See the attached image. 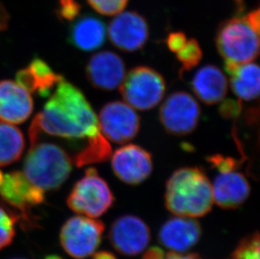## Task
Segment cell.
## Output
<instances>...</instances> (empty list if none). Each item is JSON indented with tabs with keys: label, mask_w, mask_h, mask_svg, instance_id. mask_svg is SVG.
Wrapping results in <instances>:
<instances>
[{
	"label": "cell",
	"mask_w": 260,
	"mask_h": 259,
	"mask_svg": "<svg viewBox=\"0 0 260 259\" xmlns=\"http://www.w3.org/2000/svg\"><path fill=\"white\" fill-rule=\"evenodd\" d=\"M101 133L98 118L84 93L62 78L29 131L30 144L42 134L68 140H89Z\"/></svg>",
	"instance_id": "cell-1"
},
{
	"label": "cell",
	"mask_w": 260,
	"mask_h": 259,
	"mask_svg": "<svg viewBox=\"0 0 260 259\" xmlns=\"http://www.w3.org/2000/svg\"><path fill=\"white\" fill-rule=\"evenodd\" d=\"M165 203L175 215L202 217L214 203L211 182L199 168L178 169L166 183Z\"/></svg>",
	"instance_id": "cell-2"
},
{
	"label": "cell",
	"mask_w": 260,
	"mask_h": 259,
	"mask_svg": "<svg viewBox=\"0 0 260 259\" xmlns=\"http://www.w3.org/2000/svg\"><path fill=\"white\" fill-rule=\"evenodd\" d=\"M259 9L221 24L216 36V48L225 63L253 61L259 53Z\"/></svg>",
	"instance_id": "cell-3"
},
{
	"label": "cell",
	"mask_w": 260,
	"mask_h": 259,
	"mask_svg": "<svg viewBox=\"0 0 260 259\" xmlns=\"http://www.w3.org/2000/svg\"><path fill=\"white\" fill-rule=\"evenodd\" d=\"M24 174L33 185L43 191L55 190L69 179L72 160L61 147L54 143H31L25 156Z\"/></svg>",
	"instance_id": "cell-4"
},
{
	"label": "cell",
	"mask_w": 260,
	"mask_h": 259,
	"mask_svg": "<svg viewBox=\"0 0 260 259\" xmlns=\"http://www.w3.org/2000/svg\"><path fill=\"white\" fill-rule=\"evenodd\" d=\"M113 203L111 188L94 169H87L67 200L68 206L73 211L90 218L104 215Z\"/></svg>",
	"instance_id": "cell-5"
},
{
	"label": "cell",
	"mask_w": 260,
	"mask_h": 259,
	"mask_svg": "<svg viewBox=\"0 0 260 259\" xmlns=\"http://www.w3.org/2000/svg\"><path fill=\"white\" fill-rule=\"evenodd\" d=\"M165 81L154 69L140 66L125 74L120 91L125 103L138 110H151L165 96Z\"/></svg>",
	"instance_id": "cell-6"
},
{
	"label": "cell",
	"mask_w": 260,
	"mask_h": 259,
	"mask_svg": "<svg viewBox=\"0 0 260 259\" xmlns=\"http://www.w3.org/2000/svg\"><path fill=\"white\" fill-rule=\"evenodd\" d=\"M104 230L105 225L102 221L93 218H70L64 223L60 232L61 247L74 258H86L98 248Z\"/></svg>",
	"instance_id": "cell-7"
},
{
	"label": "cell",
	"mask_w": 260,
	"mask_h": 259,
	"mask_svg": "<svg viewBox=\"0 0 260 259\" xmlns=\"http://www.w3.org/2000/svg\"><path fill=\"white\" fill-rule=\"evenodd\" d=\"M201 108L189 93L178 91L171 93L160 108V121L174 136H185L197 127Z\"/></svg>",
	"instance_id": "cell-8"
},
{
	"label": "cell",
	"mask_w": 260,
	"mask_h": 259,
	"mask_svg": "<svg viewBox=\"0 0 260 259\" xmlns=\"http://www.w3.org/2000/svg\"><path fill=\"white\" fill-rule=\"evenodd\" d=\"M98 124L106 139L122 144L135 138L140 130L141 120L134 108L125 102L114 101L101 109Z\"/></svg>",
	"instance_id": "cell-9"
},
{
	"label": "cell",
	"mask_w": 260,
	"mask_h": 259,
	"mask_svg": "<svg viewBox=\"0 0 260 259\" xmlns=\"http://www.w3.org/2000/svg\"><path fill=\"white\" fill-rule=\"evenodd\" d=\"M111 43L124 52H135L143 47L149 36L147 21L138 13L120 12L108 27Z\"/></svg>",
	"instance_id": "cell-10"
},
{
	"label": "cell",
	"mask_w": 260,
	"mask_h": 259,
	"mask_svg": "<svg viewBox=\"0 0 260 259\" xmlns=\"http://www.w3.org/2000/svg\"><path fill=\"white\" fill-rule=\"evenodd\" d=\"M0 196L6 203L20 211L23 220L29 221V210L44 203L45 191L33 185L23 172H12L4 175Z\"/></svg>",
	"instance_id": "cell-11"
},
{
	"label": "cell",
	"mask_w": 260,
	"mask_h": 259,
	"mask_svg": "<svg viewBox=\"0 0 260 259\" xmlns=\"http://www.w3.org/2000/svg\"><path fill=\"white\" fill-rule=\"evenodd\" d=\"M111 166L118 179L135 185L143 183L152 174V156L138 145H125L114 152Z\"/></svg>",
	"instance_id": "cell-12"
},
{
	"label": "cell",
	"mask_w": 260,
	"mask_h": 259,
	"mask_svg": "<svg viewBox=\"0 0 260 259\" xmlns=\"http://www.w3.org/2000/svg\"><path fill=\"white\" fill-rule=\"evenodd\" d=\"M111 244L121 254L135 256L143 252L150 241L147 224L135 215H124L115 220L110 232Z\"/></svg>",
	"instance_id": "cell-13"
},
{
	"label": "cell",
	"mask_w": 260,
	"mask_h": 259,
	"mask_svg": "<svg viewBox=\"0 0 260 259\" xmlns=\"http://www.w3.org/2000/svg\"><path fill=\"white\" fill-rule=\"evenodd\" d=\"M86 75L94 88L114 90L120 87L125 78V63L115 52H98L89 59L86 66Z\"/></svg>",
	"instance_id": "cell-14"
},
{
	"label": "cell",
	"mask_w": 260,
	"mask_h": 259,
	"mask_svg": "<svg viewBox=\"0 0 260 259\" xmlns=\"http://www.w3.org/2000/svg\"><path fill=\"white\" fill-rule=\"evenodd\" d=\"M201 236L202 228L197 220L176 215L164 224L160 229L158 239L168 249L181 253L194 247Z\"/></svg>",
	"instance_id": "cell-15"
},
{
	"label": "cell",
	"mask_w": 260,
	"mask_h": 259,
	"mask_svg": "<svg viewBox=\"0 0 260 259\" xmlns=\"http://www.w3.org/2000/svg\"><path fill=\"white\" fill-rule=\"evenodd\" d=\"M33 101L27 90L14 81L0 82V119L10 124H20L29 117Z\"/></svg>",
	"instance_id": "cell-16"
},
{
	"label": "cell",
	"mask_w": 260,
	"mask_h": 259,
	"mask_svg": "<svg viewBox=\"0 0 260 259\" xmlns=\"http://www.w3.org/2000/svg\"><path fill=\"white\" fill-rule=\"evenodd\" d=\"M211 186L214 203L223 209H234L240 206L250 193L248 179L236 169L219 172Z\"/></svg>",
	"instance_id": "cell-17"
},
{
	"label": "cell",
	"mask_w": 260,
	"mask_h": 259,
	"mask_svg": "<svg viewBox=\"0 0 260 259\" xmlns=\"http://www.w3.org/2000/svg\"><path fill=\"white\" fill-rule=\"evenodd\" d=\"M191 86L197 98L206 105H216L223 101L229 88L225 74L214 65H206L197 70Z\"/></svg>",
	"instance_id": "cell-18"
},
{
	"label": "cell",
	"mask_w": 260,
	"mask_h": 259,
	"mask_svg": "<svg viewBox=\"0 0 260 259\" xmlns=\"http://www.w3.org/2000/svg\"><path fill=\"white\" fill-rule=\"evenodd\" d=\"M62 78L56 74L46 61L36 57L25 69L18 73L16 80L29 93L47 97Z\"/></svg>",
	"instance_id": "cell-19"
},
{
	"label": "cell",
	"mask_w": 260,
	"mask_h": 259,
	"mask_svg": "<svg viewBox=\"0 0 260 259\" xmlns=\"http://www.w3.org/2000/svg\"><path fill=\"white\" fill-rule=\"evenodd\" d=\"M230 84L240 101H253L259 95V68L253 61L247 63H225Z\"/></svg>",
	"instance_id": "cell-20"
},
{
	"label": "cell",
	"mask_w": 260,
	"mask_h": 259,
	"mask_svg": "<svg viewBox=\"0 0 260 259\" xmlns=\"http://www.w3.org/2000/svg\"><path fill=\"white\" fill-rule=\"evenodd\" d=\"M106 33V27L102 20L86 15L79 18L72 25L69 42L78 49L92 52L103 46Z\"/></svg>",
	"instance_id": "cell-21"
},
{
	"label": "cell",
	"mask_w": 260,
	"mask_h": 259,
	"mask_svg": "<svg viewBox=\"0 0 260 259\" xmlns=\"http://www.w3.org/2000/svg\"><path fill=\"white\" fill-rule=\"evenodd\" d=\"M24 148L25 140L20 130L10 123L0 121V167L19 160Z\"/></svg>",
	"instance_id": "cell-22"
},
{
	"label": "cell",
	"mask_w": 260,
	"mask_h": 259,
	"mask_svg": "<svg viewBox=\"0 0 260 259\" xmlns=\"http://www.w3.org/2000/svg\"><path fill=\"white\" fill-rule=\"evenodd\" d=\"M112 149L108 140L100 133L93 138L88 140L84 149L74 157V163L78 167H84L88 164L103 163L110 158Z\"/></svg>",
	"instance_id": "cell-23"
},
{
	"label": "cell",
	"mask_w": 260,
	"mask_h": 259,
	"mask_svg": "<svg viewBox=\"0 0 260 259\" xmlns=\"http://www.w3.org/2000/svg\"><path fill=\"white\" fill-rule=\"evenodd\" d=\"M177 58L182 64V70L189 71L202 61V50L196 39L187 40L185 44L176 52Z\"/></svg>",
	"instance_id": "cell-24"
},
{
	"label": "cell",
	"mask_w": 260,
	"mask_h": 259,
	"mask_svg": "<svg viewBox=\"0 0 260 259\" xmlns=\"http://www.w3.org/2000/svg\"><path fill=\"white\" fill-rule=\"evenodd\" d=\"M17 220V215L0 206V250L12 243Z\"/></svg>",
	"instance_id": "cell-25"
},
{
	"label": "cell",
	"mask_w": 260,
	"mask_h": 259,
	"mask_svg": "<svg viewBox=\"0 0 260 259\" xmlns=\"http://www.w3.org/2000/svg\"><path fill=\"white\" fill-rule=\"evenodd\" d=\"M259 245L258 233L246 237L233 252L232 259H259Z\"/></svg>",
	"instance_id": "cell-26"
},
{
	"label": "cell",
	"mask_w": 260,
	"mask_h": 259,
	"mask_svg": "<svg viewBox=\"0 0 260 259\" xmlns=\"http://www.w3.org/2000/svg\"><path fill=\"white\" fill-rule=\"evenodd\" d=\"M93 10L101 15H116L122 12L128 0H88Z\"/></svg>",
	"instance_id": "cell-27"
},
{
	"label": "cell",
	"mask_w": 260,
	"mask_h": 259,
	"mask_svg": "<svg viewBox=\"0 0 260 259\" xmlns=\"http://www.w3.org/2000/svg\"><path fill=\"white\" fill-rule=\"evenodd\" d=\"M79 11H80V5L74 0L60 1L58 15L64 20H74L79 15Z\"/></svg>",
	"instance_id": "cell-28"
},
{
	"label": "cell",
	"mask_w": 260,
	"mask_h": 259,
	"mask_svg": "<svg viewBox=\"0 0 260 259\" xmlns=\"http://www.w3.org/2000/svg\"><path fill=\"white\" fill-rule=\"evenodd\" d=\"M207 160L219 172L234 170L238 168V161H236L235 159L229 157V156L215 155V156H210Z\"/></svg>",
	"instance_id": "cell-29"
},
{
	"label": "cell",
	"mask_w": 260,
	"mask_h": 259,
	"mask_svg": "<svg viewBox=\"0 0 260 259\" xmlns=\"http://www.w3.org/2000/svg\"><path fill=\"white\" fill-rule=\"evenodd\" d=\"M187 37L182 32H173L169 36L167 39V45L170 51L176 53L181 48L185 42H187Z\"/></svg>",
	"instance_id": "cell-30"
},
{
	"label": "cell",
	"mask_w": 260,
	"mask_h": 259,
	"mask_svg": "<svg viewBox=\"0 0 260 259\" xmlns=\"http://www.w3.org/2000/svg\"><path fill=\"white\" fill-rule=\"evenodd\" d=\"M239 110H240V103L237 104L233 101L224 104L221 108V115L228 118L238 115Z\"/></svg>",
	"instance_id": "cell-31"
},
{
	"label": "cell",
	"mask_w": 260,
	"mask_h": 259,
	"mask_svg": "<svg viewBox=\"0 0 260 259\" xmlns=\"http://www.w3.org/2000/svg\"><path fill=\"white\" fill-rule=\"evenodd\" d=\"M143 259H165V254L159 247H151L143 255Z\"/></svg>",
	"instance_id": "cell-32"
},
{
	"label": "cell",
	"mask_w": 260,
	"mask_h": 259,
	"mask_svg": "<svg viewBox=\"0 0 260 259\" xmlns=\"http://www.w3.org/2000/svg\"><path fill=\"white\" fill-rule=\"evenodd\" d=\"M165 259H201L197 254H180L179 252H170L167 256H165Z\"/></svg>",
	"instance_id": "cell-33"
},
{
	"label": "cell",
	"mask_w": 260,
	"mask_h": 259,
	"mask_svg": "<svg viewBox=\"0 0 260 259\" xmlns=\"http://www.w3.org/2000/svg\"><path fill=\"white\" fill-rule=\"evenodd\" d=\"M8 24V15L5 8L0 5V31L5 29Z\"/></svg>",
	"instance_id": "cell-34"
},
{
	"label": "cell",
	"mask_w": 260,
	"mask_h": 259,
	"mask_svg": "<svg viewBox=\"0 0 260 259\" xmlns=\"http://www.w3.org/2000/svg\"><path fill=\"white\" fill-rule=\"evenodd\" d=\"M93 259H116V257L111 252H99L93 255Z\"/></svg>",
	"instance_id": "cell-35"
},
{
	"label": "cell",
	"mask_w": 260,
	"mask_h": 259,
	"mask_svg": "<svg viewBox=\"0 0 260 259\" xmlns=\"http://www.w3.org/2000/svg\"><path fill=\"white\" fill-rule=\"evenodd\" d=\"M44 259H63L62 257H60V256H58V255H55V254H52V255H48V256H47V257H45Z\"/></svg>",
	"instance_id": "cell-36"
},
{
	"label": "cell",
	"mask_w": 260,
	"mask_h": 259,
	"mask_svg": "<svg viewBox=\"0 0 260 259\" xmlns=\"http://www.w3.org/2000/svg\"><path fill=\"white\" fill-rule=\"evenodd\" d=\"M236 2L238 3V6H240L241 10H243V0H236Z\"/></svg>",
	"instance_id": "cell-37"
},
{
	"label": "cell",
	"mask_w": 260,
	"mask_h": 259,
	"mask_svg": "<svg viewBox=\"0 0 260 259\" xmlns=\"http://www.w3.org/2000/svg\"><path fill=\"white\" fill-rule=\"evenodd\" d=\"M4 175L5 174H3L2 171H0V186L2 184L3 180H4Z\"/></svg>",
	"instance_id": "cell-38"
},
{
	"label": "cell",
	"mask_w": 260,
	"mask_h": 259,
	"mask_svg": "<svg viewBox=\"0 0 260 259\" xmlns=\"http://www.w3.org/2000/svg\"><path fill=\"white\" fill-rule=\"evenodd\" d=\"M14 259H24V258H14Z\"/></svg>",
	"instance_id": "cell-39"
},
{
	"label": "cell",
	"mask_w": 260,
	"mask_h": 259,
	"mask_svg": "<svg viewBox=\"0 0 260 259\" xmlns=\"http://www.w3.org/2000/svg\"><path fill=\"white\" fill-rule=\"evenodd\" d=\"M60 1H63V0H60Z\"/></svg>",
	"instance_id": "cell-40"
}]
</instances>
